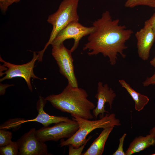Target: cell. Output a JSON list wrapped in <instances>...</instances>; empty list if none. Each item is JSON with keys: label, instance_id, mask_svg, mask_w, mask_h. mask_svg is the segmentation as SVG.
Masks as SVG:
<instances>
[{"label": "cell", "instance_id": "10", "mask_svg": "<svg viewBox=\"0 0 155 155\" xmlns=\"http://www.w3.org/2000/svg\"><path fill=\"white\" fill-rule=\"evenodd\" d=\"M135 36L139 57L144 61L148 60L155 40V34L147 20L145 22L144 27L136 32Z\"/></svg>", "mask_w": 155, "mask_h": 155}, {"label": "cell", "instance_id": "8", "mask_svg": "<svg viewBox=\"0 0 155 155\" xmlns=\"http://www.w3.org/2000/svg\"><path fill=\"white\" fill-rule=\"evenodd\" d=\"M93 26L90 27L83 26L78 22H71L57 34L51 44L52 46L59 45L66 39H73V45L70 49L72 53L78 48L80 40L89 35L94 30Z\"/></svg>", "mask_w": 155, "mask_h": 155}, {"label": "cell", "instance_id": "19", "mask_svg": "<svg viewBox=\"0 0 155 155\" xmlns=\"http://www.w3.org/2000/svg\"><path fill=\"white\" fill-rule=\"evenodd\" d=\"M12 133L6 129H0V146L6 145L11 141Z\"/></svg>", "mask_w": 155, "mask_h": 155}, {"label": "cell", "instance_id": "3", "mask_svg": "<svg viewBox=\"0 0 155 155\" xmlns=\"http://www.w3.org/2000/svg\"><path fill=\"white\" fill-rule=\"evenodd\" d=\"M72 119L76 121L79 125V129L71 137L65 140L61 139L59 144L61 147L71 144L75 148L79 147L92 137L90 136L86 139L87 136L95 129L118 126L121 124L119 120L116 118L114 113H107L104 117L99 120H90L76 115H72Z\"/></svg>", "mask_w": 155, "mask_h": 155}, {"label": "cell", "instance_id": "13", "mask_svg": "<svg viewBox=\"0 0 155 155\" xmlns=\"http://www.w3.org/2000/svg\"><path fill=\"white\" fill-rule=\"evenodd\" d=\"M114 127L103 129L98 136L94 141L89 148L82 155H101L104 151L106 142Z\"/></svg>", "mask_w": 155, "mask_h": 155}, {"label": "cell", "instance_id": "26", "mask_svg": "<svg viewBox=\"0 0 155 155\" xmlns=\"http://www.w3.org/2000/svg\"><path fill=\"white\" fill-rule=\"evenodd\" d=\"M0 76H2V71H6L8 68L7 67L3 66V65H0Z\"/></svg>", "mask_w": 155, "mask_h": 155}, {"label": "cell", "instance_id": "17", "mask_svg": "<svg viewBox=\"0 0 155 155\" xmlns=\"http://www.w3.org/2000/svg\"><path fill=\"white\" fill-rule=\"evenodd\" d=\"M19 149L16 141H11L5 146H0V155H18Z\"/></svg>", "mask_w": 155, "mask_h": 155}, {"label": "cell", "instance_id": "25", "mask_svg": "<svg viewBox=\"0 0 155 155\" xmlns=\"http://www.w3.org/2000/svg\"><path fill=\"white\" fill-rule=\"evenodd\" d=\"M147 20L151 26L153 31L155 34V13H153L150 18Z\"/></svg>", "mask_w": 155, "mask_h": 155}, {"label": "cell", "instance_id": "29", "mask_svg": "<svg viewBox=\"0 0 155 155\" xmlns=\"http://www.w3.org/2000/svg\"><path fill=\"white\" fill-rule=\"evenodd\" d=\"M152 155H155V153H154V154H151Z\"/></svg>", "mask_w": 155, "mask_h": 155}, {"label": "cell", "instance_id": "18", "mask_svg": "<svg viewBox=\"0 0 155 155\" xmlns=\"http://www.w3.org/2000/svg\"><path fill=\"white\" fill-rule=\"evenodd\" d=\"M139 5L155 8V0H127L125 4L126 7L131 8Z\"/></svg>", "mask_w": 155, "mask_h": 155}, {"label": "cell", "instance_id": "21", "mask_svg": "<svg viewBox=\"0 0 155 155\" xmlns=\"http://www.w3.org/2000/svg\"><path fill=\"white\" fill-rule=\"evenodd\" d=\"M20 0H0V8L1 12L5 13L9 7L14 3H17Z\"/></svg>", "mask_w": 155, "mask_h": 155}, {"label": "cell", "instance_id": "1", "mask_svg": "<svg viewBox=\"0 0 155 155\" xmlns=\"http://www.w3.org/2000/svg\"><path fill=\"white\" fill-rule=\"evenodd\" d=\"M119 23V19H113L110 12L105 11L100 18L92 22L94 30L89 35L83 50H88V54L90 56L101 53L108 58L112 65L116 64L118 54L125 58L124 50L127 48L125 43L133 31Z\"/></svg>", "mask_w": 155, "mask_h": 155}, {"label": "cell", "instance_id": "20", "mask_svg": "<svg viewBox=\"0 0 155 155\" xmlns=\"http://www.w3.org/2000/svg\"><path fill=\"white\" fill-rule=\"evenodd\" d=\"M88 141H87L79 147L75 148L72 145L70 144L68 146L69 147V155H82V152L85 147V146Z\"/></svg>", "mask_w": 155, "mask_h": 155}, {"label": "cell", "instance_id": "7", "mask_svg": "<svg viewBox=\"0 0 155 155\" xmlns=\"http://www.w3.org/2000/svg\"><path fill=\"white\" fill-rule=\"evenodd\" d=\"M52 47V55L58 65L60 73L67 79L68 84L73 87H78L70 50L67 49L63 43Z\"/></svg>", "mask_w": 155, "mask_h": 155}, {"label": "cell", "instance_id": "16", "mask_svg": "<svg viewBox=\"0 0 155 155\" xmlns=\"http://www.w3.org/2000/svg\"><path fill=\"white\" fill-rule=\"evenodd\" d=\"M24 119L21 118H16L9 119L1 124L0 129H12L15 131L19 129L22 124L24 123Z\"/></svg>", "mask_w": 155, "mask_h": 155}, {"label": "cell", "instance_id": "23", "mask_svg": "<svg viewBox=\"0 0 155 155\" xmlns=\"http://www.w3.org/2000/svg\"><path fill=\"white\" fill-rule=\"evenodd\" d=\"M142 83L144 87L148 86L150 85H155V72L151 76L147 77Z\"/></svg>", "mask_w": 155, "mask_h": 155}, {"label": "cell", "instance_id": "22", "mask_svg": "<svg viewBox=\"0 0 155 155\" xmlns=\"http://www.w3.org/2000/svg\"><path fill=\"white\" fill-rule=\"evenodd\" d=\"M127 135L124 133L119 139V144L117 150L113 154V155H126L123 149V145L125 138Z\"/></svg>", "mask_w": 155, "mask_h": 155}, {"label": "cell", "instance_id": "27", "mask_svg": "<svg viewBox=\"0 0 155 155\" xmlns=\"http://www.w3.org/2000/svg\"><path fill=\"white\" fill-rule=\"evenodd\" d=\"M149 134L152 135L155 139V127L152 128L150 131Z\"/></svg>", "mask_w": 155, "mask_h": 155}, {"label": "cell", "instance_id": "14", "mask_svg": "<svg viewBox=\"0 0 155 155\" xmlns=\"http://www.w3.org/2000/svg\"><path fill=\"white\" fill-rule=\"evenodd\" d=\"M155 144V139L150 134L145 136H139L135 138L130 143L125 152L126 155H131L139 152Z\"/></svg>", "mask_w": 155, "mask_h": 155}, {"label": "cell", "instance_id": "5", "mask_svg": "<svg viewBox=\"0 0 155 155\" xmlns=\"http://www.w3.org/2000/svg\"><path fill=\"white\" fill-rule=\"evenodd\" d=\"M79 127L78 123L73 120L70 122L62 121L52 126H43L36 130L35 135L38 140L42 142H56L62 139L71 137Z\"/></svg>", "mask_w": 155, "mask_h": 155}, {"label": "cell", "instance_id": "12", "mask_svg": "<svg viewBox=\"0 0 155 155\" xmlns=\"http://www.w3.org/2000/svg\"><path fill=\"white\" fill-rule=\"evenodd\" d=\"M47 100L41 96L36 104V109L38 114L35 118L28 120H24L23 123L27 122L36 121L42 124L44 127H47L52 124H55L62 121L70 122L73 121L68 117L51 115L45 112L44 108Z\"/></svg>", "mask_w": 155, "mask_h": 155}, {"label": "cell", "instance_id": "6", "mask_svg": "<svg viewBox=\"0 0 155 155\" xmlns=\"http://www.w3.org/2000/svg\"><path fill=\"white\" fill-rule=\"evenodd\" d=\"M38 55L36 52H33L32 60L28 63L23 64H14L3 60L0 57V61L3 63V65L7 67V69L3 73L5 75L0 79V82L7 79L16 77H21L26 82L29 89L32 92L33 89L31 82V79L40 80L46 79V78H40L35 75L34 72L35 61L38 60Z\"/></svg>", "mask_w": 155, "mask_h": 155}, {"label": "cell", "instance_id": "4", "mask_svg": "<svg viewBox=\"0 0 155 155\" xmlns=\"http://www.w3.org/2000/svg\"><path fill=\"white\" fill-rule=\"evenodd\" d=\"M79 1L63 0L57 11L49 16L47 21L52 25L53 29L49 39L44 48L41 51L36 52L38 55V62L42 61L45 50L61 30L71 22H78L79 17L77 9Z\"/></svg>", "mask_w": 155, "mask_h": 155}, {"label": "cell", "instance_id": "11", "mask_svg": "<svg viewBox=\"0 0 155 155\" xmlns=\"http://www.w3.org/2000/svg\"><path fill=\"white\" fill-rule=\"evenodd\" d=\"M116 96V94L107 84H103L102 82H99L97 84V93L95 96L97 100V106L93 110L94 117L96 119L99 115L100 119L104 116V113H110L105 109V105L108 102L110 108H112L113 101Z\"/></svg>", "mask_w": 155, "mask_h": 155}, {"label": "cell", "instance_id": "2", "mask_svg": "<svg viewBox=\"0 0 155 155\" xmlns=\"http://www.w3.org/2000/svg\"><path fill=\"white\" fill-rule=\"evenodd\" d=\"M88 94L84 89L73 87L68 84L63 91L58 94H50L45 99L55 108L88 119L94 117L91 113L95 108L94 104L89 100Z\"/></svg>", "mask_w": 155, "mask_h": 155}, {"label": "cell", "instance_id": "24", "mask_svg": "<svg viewBox=\"0 0 155 155\" xmlns=\"http://www.w3.org/2000/svg\"><path fill=\"white\" fill-rule=\"evenodd\" d=\"M14 86L13 84H3L0 83V95H4L6 91V89L7 88Z\"/></svg>", "mask_w": 155, "mask_h": 155}, {"label": "cell", "instance_id": "28", "mask_svg": "<svg viewBox=\"0 0 155 155\" xmlns=\"http://www.w3.org/2000/svg\"><path fill=\"white\" fill-rule=\"evenodd\" d=\"M150 63L151 65L153 66L155 69V56L150 61Z\"/></svg>", "mask_w": 155, "mask_h": 155}, {"label": "cell", "instance_id": "9", "mask_svg": "<svg viewBox=\"0 0 155 155\" xmlns=\"http://www.w3.org/2000/svg\"><path fill=\"white\" fill-rule=\"evenodd\" d=\"M36 129H31L16 141L19 155H50L47 145L39 141L35 135Z\"/></svg>", "mask_w": 155, "mask_h": 155}, {"label": "cell", "instance_id": "15", "mask_svg": "<svg viewBox=\"0 0 155 155\" xmlns=\"http://www.w3.org/2000/svg\"><path fill=\"white\" fill-rule=\"evenodd\" d=\"M119 81L122 87L127 90L134 101L135 110L138 111L142 110L149 101L148 97L137 92L124 80H120Z\"/></svg>", "mask_w": 155, "mask_h": 155}]
</instances>
